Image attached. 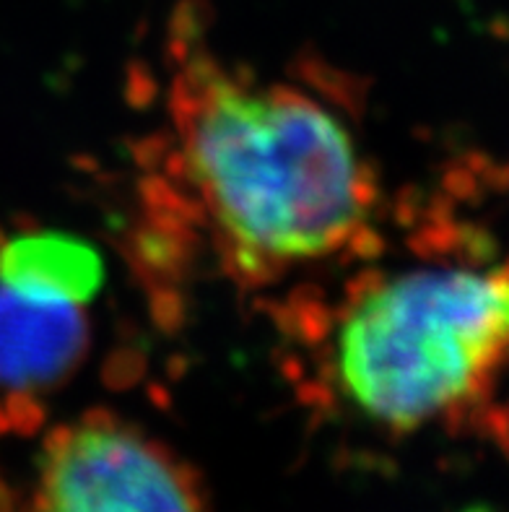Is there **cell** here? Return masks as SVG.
I'll use <instances>...</instances> for the list:
<instances>
[{
	"instance_id": "2",
	"label": "cell",
	"mask_w": 509,
	"mask_h": 512,
	"mask_svg": "<svg viewBox=\"0 0 509 512\" xmlns=\"http://www.w3.org/2000/svg\"><path fill=\"white\" fill-rule=\"evenodd\" d=\"M507 320L502 263L434 258L367 273L330 325V385L400 435L471 422L497 398Z\"/></svg>"
},
{
	"instance_id": "4",
	"label": "cell",
	"mask_w": 509,
	"mask_h": 512,
	"mask_svg": "<svg viewBox=\"0 0 509 512\" xmlns=\"http://www.w3.org/2000/svg\"><path fill=\"white\" fill-rule=\"evenodd\" d=\"M86 346L84 305L34 297L0 281V396L29 398L58 388Z\"/></svg>"
},
{
	"instance_id": "3",
	"label": "cell",
	"mask_w": 509,
	"mask_h": 512,
	"mask_svg": "<svg viewBox=\"0 0 509 512\" xmlns=\"http://www.w3.org/2000/svg\"><path fill=\"white\" fill-rule=\"evenodd\" d=\"M34 494L37 512H211L195 468L110 411L52 429Z\"/></svg>"
},
{
	"instance_id": "5",
	"label": "cell",
	"mask_w": 509,
	"mask_h": 512,
	"mask_svg": "<svg viewBox=\"0 0 509 512\" xmlns=\"http://www.w3.org/2000/svg\"><path fill=\"white\" fill-rule=\"evenodd\" d=\"M97 250L71 234L21 232L0 237V281L19 292L86 305L102 284Z\"/></svg>"
},
{
	"instance_id": "1",
	"label": "cell",
	"mask_w": 509,
	"mask_h": 512,
	"mask_svg": "<svg viewBox=\"0 0 509 512\" xmlns=\"http://www.w3.org/2000/svg\"><path fill=\"white\" fill-rule=\"evenodd\" d=\"M174 172L224 271L265 286L354 250L377 177L336 112L190 47L169 81Z\"/></svg>"
}]
</instances>
